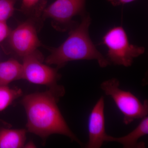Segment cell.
Wrapping results in <instances>:
<instances>
[{
	"instance_id": "1",
	"label": "cell",
	"mask_w": 148,
	"mask_h": 148,
	"mask_svg": "<svg viewBox=\"0 0 148 148\" xmlns=\"http://www.w3.org/2000/svg\"><path fill=\"white\" fill-rule=\"evenodd\" d=\"M65 94L64 88H49L45 92L24 96L22 100L27 114L29 132L45 140L50 135H65L73 142L82 144L70 129L57 105Z\"/></svg>"
},
{
	"instance_id": "2",
	"label": "cell",
	"mask_w": 148,
	"mask_h": 148,
	"mask_svg": "<svg viewBox=\"0 0 148 148\" xmlns=\"http://www.w3.org/2000/svg\"><path fill=\"white\" fill-rule=\"evenodd\" d=\"M80 24H76L71 29L68 38L60 46L49 49L51 53L45 63L55 65L59 69L68 62L78 60H95L101 68H106L110 63L97 49L88 33L91 23L90 15H82Z\"/></svg>"
},
{
	"instance_id": "3",
	"label": "cell",
	"mask_w": 148,
	"mask_h": 148,
	"mask_svg": "<svg viewBox=\"0 0 148 148\" xmlns=\"http://www.w3.org/2000/svg\"><path fill=\"white\" fill-rule=\"evenodd\" d=\"M119 86V80L112 78L103 82L100 87L106 95L113 99L123 115L124 124H130L135 120L147 116V100L143 103L132 92L122 90Z\"/></svg>"
},
{
	"instance_id": "4",
	"label": "cell",
	"mask_w": 148,
	"mask_h": 148,
	"mask_svg": "<svg viewBox=\"0 0 148 148\" xmlns=\"http://www.w3.org/2000/svg\"><path fill=\"white\" fill-rule=\"evenodd\" d=\"M103 43L108 48L107 59L110 64L130 67L134 58L145 52L143 47L129 42L127 34L122 27L109 30L103 38Z\"/></svg>"
},
{
	"instance_id": "5",
	"label": "cell",
	"mask_w": 148,
	"mask_h": 148,
	"mask_svg": "<svg viewBox=\"0 0 148 148\" xmlns=\"http://www.w3.org/2000/svg\"><path fill=\"white\" fill-rule=\"evenodd\" d=\"M86 0H56L42 10L43 19L50 18L53 27L60 31L72 29L76 24L72 18L85 13Z\"/></svg>"
},
{
	"instance_id": "6",
	"label": "cell",
	"mask_w": 148,
	"mask_h": 148,
	"mask_svg": "<svg viewBox=\"0 0 148 148\" xmlns=\"http://www.w3.org/2000/svg\"><path fill=\"white\" fill-rule=\"evenodd\" d=\"M22 59L23 79L34 84L47 86L49 88L63 87L57 84L61 78L58 73V69H54L43 64V57L38 51Z\"/></svg>"
},
{
	"instance_id": "7",
	"label": "cell",
	"mask_w": 148,
	"mask_h": 148,
	"mask_svg": "<svg viewBox=\"0 0 148 148\" xmlns=\"http://www.w3.org/2000/svg\"><path fill=\"white\" fill-rule=\"evenodd\" d=\"M8 42L10 51L14 55L24 57L36 53L41 46L34 22L28 20L11 31Z\"/></svg>"
},
{
	"instance_id": "8",
	"label": "cell",
	"mask_w": 148,
	"mask_h": 148,
	"mask_svg": "<svg viewBox=\"0 0 148 148\" xmlns=\"http://www.w3.org/2000/svg\"><path fill=\"white\" fill-rule=\"evenodd\" d=\"M105 100L101 96L90 112L88 118V140L86 148H100L107 142L104 114Z\"/></svg>"
},
{
	"instance_id": "9",
	"label": "cell",
	"mask_w": 148,
	"mask_h": 148,
	"mask_svg": "<svg viewBox=\"0 0 148 148\" xmlns=\"http://www.w3.org/2000/svg\"><path fill=\"white\" fill-rule=\"evenodd\" d=\"M148 134V117L147 116L142 119L137 127L127 135L117 138L108 135L107 142L119 143L125 148H145V143H139L138 140Z\"/></svg>"
},
{
	"instance_id": "10",
	"label": "cell",
	"mask_w": 148,
	"mask_h": 148,
	"mask_svg": "<svg viewBox=\"0 0 148 148\" xmlns=\"http://www.w3.org/2000/svg\"><path fill=\"white\" fill-rule=\"evenodd\" d=\"M23 78V66L18 61L11 59L0 63V86H8Z\"/></svg>"
},
{
	"instance_id": "11",
	"label": "cell",
	"mask_w": 148,
	"mask_h": 148,
	"mask_svg": "<svg viewBox=\"0 0 148 148\" xmlns=\"http://www.w3.org/2000/svg\"><path fill=\"white\" fill-rule=\"evenodd\" d=\"M26 134L25 129L0 128V148L24 147Z\"/></svg>"
},
{
	"instance_id": "12",
	"label": "cell",
	"mask_w": 148,
	"mask_h": 148,
	"mask_svg": "<svg viewBox=\"0 0 148 148\" xmlns=\"http://www.w3.org/2000/svg\"><path fill=\"white\" fill-rule=\"evenodd\" d=\"M22 94L20 88H10L8 86H0V112L5 110Z\"/></svg>"
},
{
	"instance_id": "13",
	"label": "cell",
	"mask_w": 148,
	"mask_h": 148,
	"mask_svg": "<svg viewBox=\"0 0 148 148\" xmlns=\"http://www.w3.org/2000/svg\"><path fill=\"white\" fill-rule=\"evenodd\" d=\"M16 0H0V22H6L13 14Z\"/></svg>"
},
{
	"instance_id": "14",
	"label": "cell",
	"mask_w": 148,
	"mask_h": 148,
	"mask_svg": "<svg viewBox=\"0 0 148 148\" xmlns=\"http://www.w3.org/2000/svg\"><path fill=\"white\" fill-rule=\"evenodd\" d=\"M40 0H22L21 5V10L26 13H30L33 12L34 10H36L37 12L42 11L43 10L39 8H43L44 4H39L40 3Z\"/></svg>"
},
{
	"instance_id": "15",
	"label": "cell",
	"mask_w": 148,
	"mask_h": 148,
	"mask_svg": "<svg viewBox=\"0 0 148 148\" xmlns=\"http://www.w3.org/2000/svg\"><path fill=\"white\" fill-rule=\"evenodd\" d=\"M10 32L6 22H0V43L8 38Z\"/></svg>"
},
{
	"instance_id": "16",
	"label": "cell",
	"mask_w": 148,
	"mask_h": 148,
	"mask_svg": "<svg viewBox=\"0 0 148 148\" xmlns=\"http://www.w3.org/2000/svg\"><path fill=\"white\" fill-rule=\"evenodd\" d=\"M135 1V0H108V1L110 3L114 6L125 4Z\"/></svg>"
},
{
	"instance_id": "17",
	"label": "cell",
	"mask_w": 148,
	"mask_h": 148,
	"mask_svg": "<svg viewBox=\"0 0 148 148\" xmlns=\"http://www.w3.org/2000/svg\"><path fill=\"white\" fill-rule=\"evenodd\" d=\"M36 147L35 144L32 141H30L27 144L25 143L24 146V148H35Z\"/></svg>"
}]
</instances>
